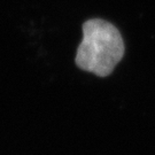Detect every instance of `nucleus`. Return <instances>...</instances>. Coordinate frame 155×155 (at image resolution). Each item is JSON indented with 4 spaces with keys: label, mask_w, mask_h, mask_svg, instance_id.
I'll return each mask as SVG.
<instances>
[{
    "label": "nucleus",
    "mask_w": 155,
    "mask_h": 155,
    "mask_svg": "<svg viewBox=\"0 0 155 155\" xmlns=\"http://www.w3.org/2000/svg\"><path fill=\"white\" fill-rule=\"evenodd\" d=\"M124 55V43L111 23L93 18L83 24V40L76 54V64L82 70L106 77L110 75Z\"/></svg>",
    "instance_id": "1"
}]
</instances>
